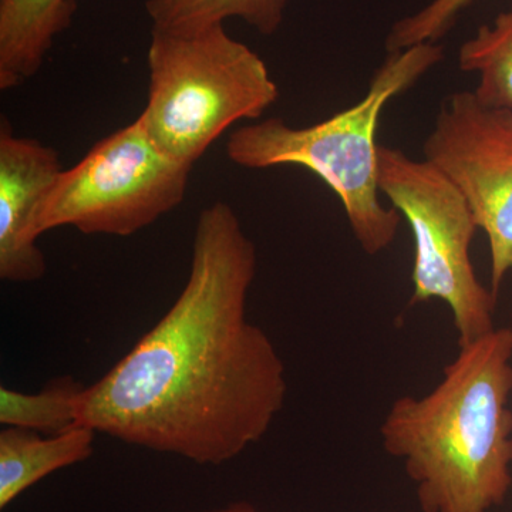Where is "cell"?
Segmentation results:
<instances>
[{
    "mask_svg": "<svg viewBox=\"0 0 512 512\" xmlns=\"http://www.w3.org/2000/svg\"><path fill=\"white\" fill-rule=\"evenodd\" d=\"M258 254L237 212L198 215L191 268L163 318L96 383L77 424L128 446L222 466L259 443L284 409V360L248 318Z\"/></svg>",
    "mask_w": 512,
    "mask_h": 512,
    "instance_id": "6da1fadb",
    "label": "cell"
},
{
    "mask_svg": "<svg viewBox=\"0 0 512 512\" xmlns=\"http://www.w3.org/2000/svg\"><path fill=\"white\" fill-rule=\"evenodd\" d=\"M512 329L461 346L424 396L394 400L382 446L402 461L423 512H490L512 485Z\"/></svg>",
    "mask_w": 512,
    "mask_h": 512,
    "instance_id": "7a4b0ae2",
    "label": "cell"
},
{
    "mask_svg": "<svg viewBox=\"0 0 512 512\" xmlns=\"http://www.w3.org/2000/svg\"><path fill=\"white\" fill-rule=\"evenodd\" d=\"M443 59L439 43L387 53L355 106L309 127L268 119L238 128L229 137L228 158L248 170L299 165L318 175L339 198L363 252L380 254L396 241L402 224L400 212L379 198L380 116L390 100L412 89Z\"/></svg>",
    "mask_w": 512,
    "mask_h": 512,
    "instance_id": "3957f363",
    "label": "cell"
},
{
    "mask_svg": "<svg viewBox=\"0 0 512 512\" xmlns=\"http://www.w3.org/2000/svg\"><path fill=\"white\" fill-rule=\"evenodd\" d=\"M147 59L150 89L138 121L184 164L197 163L229 127L259 119L279 97L264 60L224 23L151 29Z\"/></svg>",
    "mask_w": 512,
    "mask_h": 512,
    "instance_id": "277c9868",
    "label": "cell"
},
{
    "mask_svg": "<svg viewBox=\"0 0 512 512\" xmlns=\"http://www.w3.org/2000/svg\"><path fill=\"white\" fill-rule=\"evenodd\" d=\"M379 190L413 234V305L446 303L460 348L494 330L498 296L471 262L478 227L461 192L429 161L387 146H379Z\"/></svg>",
    "mask_w": 512,
    "mask_h": 512,
    "instance_id": "5b68a950",
    "label": "cell"
},
{
    "mask_svg": "<svg viewBox=\"0 0 512 512\" xmlns=\"http://www.w3.org/2000/svg\"><path fill=\"white\" fill-rule=\"evenodd\" d=\"M191 170L164 153L137 119L62 171L37 232L70 227L86 235L130 237L180 207Z\"/></svg>",
    "mask_w": 512,
    "mask_h": 512,
    "instance_id": "8992f818",
    "label": "cell"
},
{
    "mask_svg": "<svg viewBox=\"0 0 512 512\" xmlns=\"http://www.w3.org/2000/svg\"><path fill=\"white\" fill-rule=\"evenodd\" d=\"M423 154L461 192L487 235L490 289L498 296L512 271V110L485 106L474 92L453 93L441 104Z\"/></svg>",
    "mask_w": 512,
    "mask_h": 512,
    "instance_id": "52a82bcc",
    "label": "cell"
},
{
    "mask_svg": "<svg viewBox=\"0 0 512 512\" xmlns=\"http://www.w3.org/2000/svg\"><path fill=\"white\" fill-rule=\"evenodd\" d=\"M53 147L13 134L8 121L0 131V278L30 284L46 274L37 245L40 212L62 174Z\"/></svg>",
    "mask_w": 512,
    "mask_h": 512,
    "instance_id": "ba28073f",
    "label": "cell"
},
{
    "mask_svg": "<svg viewBox=\"0 0 512 512\" xmlns=\"http://www.w3.org/2000/svg\"><path fill=\"white\" fill-rule=\"evenodd\" d=\"M74 0H0V89L32 79L60 33L72 23Z\"/></svg>",
    "mask_w": 512,
    "mask_h": 512,
    "instance_id": "9c48e42d",
    "label": "cell"
},
{
    "mask_svg": "<svg viewBox=\"0 0 512 512\" xmlns=\"http://www.w3.org/2000/svg\"><path fill=\"white\" fill-rule=\"evenodd\" d=\"M96 436L80 424L50 436L5 427L0 431V510L43 478L92 457Z\"/></svg>",
    "mask_w": 512,
    "mask_h": 512,
    "instance_id": "30bf717a",
    "label": "cell"
},
{
    "mask_svg": "<svg viewBox=\"0 0 512 512\" xmlns=\"http://www.w3.org/2000/svg\"><path fill=\"white\" fill-rule=\"evenodd\" d=\"M288 0H147L153 29L185 30L238 18L261 35H274L285 18Z\"/></svg>",
    "mask_w": 512,
    "mask_h": 512,
    "instance_id": "8fae6325",
    "label": "cell"
},
{
    "mask_svg": "<svg viewBox=\"0 0 512 512\" xmlns=\"http://www.w3.org/2000/svg\"><path fill=\"white\" fill-rule=\"evenodd\" d=\"M458 67L477 73L474 94L485 106L512 110V10L478 28L458 50Z\"/></svg>",
    "mask_w": 512,
    "mask_h": 512,
    "instance_id": "7c38bea8",
    "label": "cell"
},
{
    "mask_svg": "<svg viewBox=\"0 0 512 512\" xmlns=\"http://www.w3.org/2000/svg\"><path fill=\"white\" fill-rule=\"evenodd\" d=\"M84 386L72 376L56 377L37 393L0 389V423L42 434H59L77 424V402Z\"/></svg>",
    "mask_w": 512,
    "mask_h": 512,
    "instance_id": "4fadbf2b",
    "label": "cell"
},
{
    "mask_svg": "<svg viewBox=\"0 0 512 512\" xmlns=\"http://www.w3.org/2000/svg\"><path fill=\"white\" fill-rule=\"evenodd\" d=\"M476 0H431L413 15L394 22L386 37L387 53L420 43H439L453 29L461 13Z\"/></svg>",
    "mask_w": 512,
    "mask_h": 512,
    "instance_id": "5bb4252c",
    "label": "cell"
},
{
    "mask_svg": "<svg viewBox=\"0 0 512 512\" xmlns=\"http://www.w3.org/2000/svg\"><path fill=\"white\" fill-rule=\"evenodd\" d=\"M190 512H261L258 508L255 507L254 504L249 503V501H232V503H228L222 505V507L212 508V510L205 511H190Z\"/></svg>",
    "mask_w": 512,
    "mask_h": 512,
    "instance_id": "9a60e30c",
    "label": "cell"
}]
</instances>
